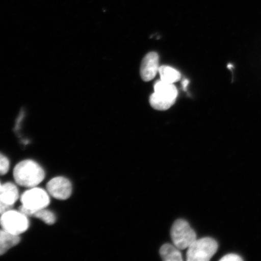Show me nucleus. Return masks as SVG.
I'll use <instances>...</instances> for the list:
<instances>
[{
  "label": "nucleus",
  "instance_id": "nucleus-1",
  "mask_svg": "<svg viewBox=\"0 0 261 261\" xmlns=\"http://www.w3.org/2000/svg\"><path fill=\"white\" fill-rule=\"evenodd\" d=\"M16 184L26 188L37 187L43 180L45 172L41 166L31 160L19 162L14 170Z\"/></svg>",
  "mask_w": 261,
  "mask_h": 261
},
{
  "label": "nucleus",
  "instance_id": "nucleus-2",
  "mask_svg": "<svg viewBox=\"0 0 261 261\" xmlns=\"http://www.w3.org/2000/svg\"><path fill=\"white\" fill-rule=\"evenodd\" d=\"M218 249L217 241L211 238L196 240L188 248L187 257L188 261L210 260Z\"/></svg>",
  "mask_w": 261,
  "mask_h": 261
},
{
  "label": "nucleus",
  "instance_id": "nucleus-3",
  "mask_svg": "<svg viewBox=\"0 0 261 261\" xmlns=\"http://www.w3.org/2000/svg\"><path fill=\"white\" fill-rule=\"evenodd\" d=\"M173 243L179 250L188 249L197 240V234L187 221L179 219L173 224L171 230Z\"/></svg>",
  "mask_w": 261,
  "mask_h": 261
},
{
  "label": "nucleus",
  "instance_id": "nucleus-4",
  "mask_svg": "<svg viewBox=\"0 0 261 261\" xmlns=\"http://www.w3.org/2000/svg\"><path fill=\"white\" fill-rule=\"evenodd\" d=\"M28 217L20 211H16L12 208L1 215L0 225L3 229L19 236L28 229L29 222Z\"/></svg>",
  "mask_w": 261,
  "mask_h": 261
},
{
  "label": "nucleus",
  "instance_id": "nucleus-5",
  "mask_svg": "<svg viewBox=\"0 0 261 261\" xmlns=\"http://www.w3.org/2000/svg\"><path fill=\"white\" fill-rule=\"evenodd\" d=\"M21 201L22 207L25 210L34 211L46 208L50 203V197L43 189L34 187L24 192Z\"/></svg>",
  "mask_w": 261,
  "mask_h": 261
},
{
  "label": "nucleus",
  "instance_id": "nucleus-6",
  "mask_svg": "<svg viewBox=\"0 0 261 261\" xmlns=\"http://www.w3.org/2000/svg\"><path fill=\"white\" fill-rule=\"evenodd\" d=\"M49 194L58 200H67L72 192V186L68 179L63 177L52 178L47 185Z\"/></svg>",
  "mask_w": 261,
  "mask_h": 261
},
{
  "label": "nucleus",
  "instance_id": "nucleus-7",
  "mask_svg": "<svg viewBox=\"0 0 261 261\" xmlns=\"http://www.w3.org/2000/svg\"><path fill=\"white\" fill-rule=\"evenodd\" d=\"M159 57L155 52H150L143 59L140 75L142 80L148 82L154 79L159 71Z\"/></svg>",
  "mask_w": 261,
  "mask_h": 261
},
{
  "label": "nucleus",
  "instance_id": "nucleus-8",
  "mask_svg": "<svg viewBox=\"0 0 261 261\" xmlns=\"http://www.w3.org/2000/svg\"><path fill=\"white\" fill-rule=\"evenodd\" d=\"M19 197L17 188L12 182L3 185L0 190V200L6 204L13 206Z\"/></svg>",
  "mask_w": 261,
  "mask_h": 261
},
{
  "label": "nucleus",
  "instance_id": "nucleus-9",
  "mask_svg": "<svg viewBox=\"0 0 261 261\" xmlns=\"http://www.w3.org/2000/svg\"><path fill=\"white\" fill-rule=\"evenodd\" d=\"M22 213L27 215L28 217H34L44 222L48 225L54 224L56 221V217L53 212L46 210L45 208L40 210L30 211L25 210L23 207L21 206L19 208Z\"/></svg>",
  "mask_w": 261,
  "mask_h": 261
},
{
  "label": "nucleus",
  "instance_id": "nucleus-10",
  "mask_svg": "<svg viewBox=\"0 0 261 261\" xmlns=\"http://www.w3.org/2000/svg\"><path fill=\"white\" fill-rule=\"evenodd\" d=\"M154 93L167 99L175 100L178 95L177 88L174 84L166 83L162 80L155 84Z\"/></svg>",
  "mask_w": 261,
  "mask_h": 261
},
{
  "label": "nucleus",
  "instance_id": "nucleus-11",
  "mask_svg": "<svg viewBox=\"0 0 261 261\" xmlns=\"http://www.w3.org/2000/svg\"><path fill=\"white\" fill-rule=\"evenodd\" d=\"M19 241L20 238L18 236L9 233L4 229L0 230V255L16 246Z\"/></svg>",
  "mask_w": 261,
  "mask_h": 261
},
{
  "label": "nucleus",
  "instance_id": "nucleus-12",
  "mask_svg": "<svg viewBox=\"0 0 261 261\" xmlns=\"http://www.w3.org/2000/svg\"><path fill=\"white\" fill-rule=\"evenodd\" d=\"M160 254L163 260L165 261H182V256L179 249L171 244L163 245L160 250Z\"/></svg>",
  "mask_w": 261,
  "mask_h": 261
},
{
  "label": "nucleus",
  "instance_id": "nucleus-13",
  "mask_svg": "<svg viewBox=\"0 0 261 261\" xmlns=\"http://www.w3.org/2000/svg\"><path fill=\"white\" fill-rule=\"evenodd\" d=\"M159 73L161 80L166 83L174 84L181 79V74L179 71L167 65H162L160 67Z\"/></svg>",
  "mask_w": 261,
  "mask_h": 261
},
{
  "label": "nucleus",
  "instance_id": "nucleus-14",
  "mask_svg": "<svg viewBox=\"0 0 261 261\" xmlns=\"http://www.w3.org/2000/svg\"><path fill=\"white\" fill-rule=\"evenodd\" d=\"M149 102L153 109L165 111L170 109L175 103V100L169 99L154 93L150 96Z\"/></svg>",
  "mask_w": 261,
  "mask_h": 261
},
{
  "label": "nucleus",
  "instance_id": "nucleus-15",
  "mask_svg": "<svg viewBox=\"0 0 261 261\" xmlns=\"http://www.w3.org/2000/svg\"><path fill=\"white\" fill-rule=\"evenodd\" d=\"M9 169V161L7 158L0 153V175H5Z\"/></svg>",
  "mask_w": 261,
  "mask_h": 261
},
{
  "label": "nucleus",
  "instance_id": "nucleus-16",
  "mask_svg": "<svg viewBox=\"0 0 261 261\" xmlns=\"http://www.w3.org/2000/svg\"><path fill=\"white\" fill-rule=\"evenodd\" d=\"M221 261H241L243 260L242 257H241L240 256L238 255L237 254H228L227 255H225L224 257H222L220 259Z\"/></svg>",
  "mask_w": 261,
  "mask_h": 261
},
{
  "label": "nucleus",
  "instance_id": "nucleus-17",
  "mask_svg": "<svg viewBox=\"0 0 261 261\" xmlns=\"http://www.w3.org/2000/svg\"><path fill=\"white\" fill-rule=\"evenodd\" d=\"M13 206L6 204L0 200V215L5 213V212L12 210Z\"/></svg>",
  "mask_w": 261,
  "mask_h": 261
},
{
  "label": "nucleus",
  "instance_id": "nucleus-18",
  "mask_svg": "<svg viewBox=\"0 0 261 261\" xmlns=\"http://www.w3.org/2000/svg\"><path fill=\"white\" fill-rule=\"evenodd\" d=\"M189 83V81L187 79L184 80V81H182V87H184V89L185 90H186V89H187V88L188 86Z\"/></svg>",
  "mask_w": 261,
  "mask_h": 261
},
{
  "label": "nucleus",
  "instance_id": "nucleus-19",
  "mask_svg": "<svg viewBox=\"0 0 261 261\" xmlns=\"http://www.w3.org/2000/svg\"><path fill=\"white\" fill-rule=\"evenodd\" d=\"M2 187V185H1V184H0V190H1Z\"/></svg>",
  "mask_w": 261,
  "mask_h": 261
}]
</instances>
